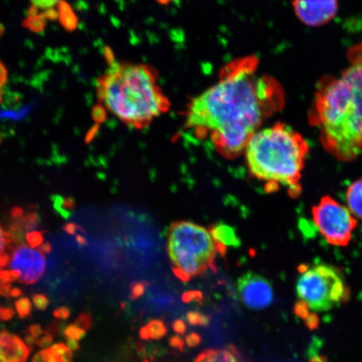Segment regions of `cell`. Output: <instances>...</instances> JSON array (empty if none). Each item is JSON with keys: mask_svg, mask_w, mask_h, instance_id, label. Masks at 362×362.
<instances>
[{"mask_svg": "<svg viewBox=\"0 0 362 362\" xmlns=\"http://www.w3.org/2000/svg\"><path fill=\"white\" fill-rule=\"evenodd\" d=\"M259 60L246 57L221 71L211 87L194 98L185 112V128L199 138L209 137L226 158L237 157L264 121L284 106L282 88L257 74Z\"/></svg>", "mask_w": 362, "mask_h": 362, "instance_id": "cell-1", "label": "cell"}, {"mask_svg": "<svg viewBox=\"0 0 362 362\" xmlns=\"http://www.w3.org/2000/svg\"><path fill=\"white\" fill-rule=\"evenodd\" d=\"M349 60L341 76L321 83L310 115L325 148L342 161L362 153V42L350 49Z\"/></svg>", "mask_w": 362, "mask_h": 362, "instance_id": "cell-2", "label": "cell"}, {"mask_svg": "<svg viewBox=\"0 0 362 362\" xmlns=\"http://www.w3.org/2000/svg\"><path fill=\"white\" fill-rule=\"evenodd\" d=\"M107 67L97 81L103 107L131 128L141 129L170 110L155 68L116 60L106 53Z\"/></svg>", "mask_w": 362, "mask_h": 362, "instance_id": "cell-3", "label": "cell"}, {"mask_svg": "<svg viewBox=\"0 0 362 362\" xmlns=\"http://www.w3.org/2000/svg\"><path fill=\"white\" fill-rule=\"evenodd\" d=\"M248 170L271 187H284L292 194L301 191L300 181L309 146L284 124L257 131L245 148Z\"/></svg>", "mask_w": 362, "mask_h": 362, "instance_id": "cell-4", "label": "cell"}, {"mask_svg": "<svg viewBox=\"0 0 362 362\" xmlns=\"http://www.w3.org/2000/svg\"><path fill=\"white\" fill-rule=\"evenodd\" d=\"M224 248L217 243L209 230L191 221H178L168 232V252L175 274L189 281L214 268L217 252Z\"/></svg>", "mask_w": 362, "mask_h": 362, "instance_id": "cell-5", "label": "cell"}, {"mask_svg": "<svg viewBox=\"0 0 362 362\" xmlns=\"http://www.w3.org/2000/svg\"><path fill=\"white\" fill-rule=\"evenodd\" d=\"M298 301L311 312H325L349 300L350 291L342 272L332 264L302 265L296 281Z\"/></svg>", "mask_w": 362, "mask_h": 362, "instance_id": "cell-6", "label": "cell"}, {"mask_svg": "<svg viewBox=\"0 0 362 362\" xmlns=\"http://www.w3.org/2000/svg\"><path fill=\"white\" fill-rule=\"evenodd\" d=\"M316 228L327 241L346 246L356 228L355 216L348 208L329 197H325L312 211Z\"/></svg>", "mask_w": 362, "mask_h": 362, "instance_id": "cell-7", "label": "cell"}, {"mask_svg": "<svg viewBox=\"0 0 362 362\" xmlns=\"http://www.w3.org/2000/svg\"><path fill=\"white\" fill-rule=\"evenodd\" d=\"M45 255L42 246L33 247L29 244L16 243L8 255L6 266L0 269V284L38 282L47 267Z\"/></svg>", "mask_w": 362, "mask_h": 362, "instance_id": "cell-8", "label": "cell"}, {"mask_svg": "<svg viewBox=\"0 0 362 362\" xmlns=\"http://www.w3.org/2000/svg\"><path fill=\"white\" fill-rule=\"evenodd\" d=\"M238 289L243 304L249 309L264 310L274 300L273 286L269 280L252 272H248L239 278Z\"/></svg>", "mask_w": 362, "mask_h": 362, "instance_id": "cell-9", "label": "cell"}, {"mask_svg": "<svg viewBox=\"0 0 362 362\" xmlns=\"http://www.w3.org/2000/svg\"><path fill=\"white\" fill-rule=\"evenodd\" d=\"M294 10L300 20L310 26L325 24L336 16L337 0H294Z\"/></svg>", "mask_w": 362, "mask_h": 362, "instance_id": "cell-10", "label": "cell"}, {"mask_svg": "<svg viewBox=\"0 0 362 362\" xmlns=\"http://www.w3.org/2000/svg\"><path fill=\"white\" fill-rule=\"evenodd\" d=\"M33 349L16 334L0 332V362H26Z\"/></svg>", "mask_w": 362, "mask_h": 362, "instance_id": "cell-11", "label": "cell"}, {"mask_svg": "<svg viewBox=\"0 0 362 362\" xmlns=\"http://www.w3.org/2000/svg\"><path fill=\"white\" fill-rule=\"evenodd\" d=\"M31 8L30 11V25L42 29L44 21L48 17H54L55 8L64 4V0H30Z\"/></svg>", "mask_w": 362, "mask_h": 362, "instance_id": "cell-12", "label": "cell"}, {"mask_svg": "<svg viewBox=\"0 0 362 362\" xmlns=\"http://www.w3.org/2000/svg\"><path fill=\"white\" fill-rule=\"evenodd\" d=\"M74 355L63 343H57L36 353L33 362H72Z\"/></svg>", "mask_w": 362, "mask_h": 362, "instance_id": "cell-13", "label": "cell"}, {"mask_svg": "<svg viewBox=\"0 0 362 362\" xmlns=\"http://www.w3.org/2000/svg\"><path fill=\"white\" fill-rule=\"evenodd\" d=\"M346 202L351 214L362 219V179L355 181L348 187Z\"/></svg>", "mask_w": 362, "mask_h": 362, "instance_id": "cell-14", "label": "cell"}, {"mask_svg": "<svg viewBox=\"0 0 362 362\" xmlns=\"http://www.w3.org/2000/svg\"><path fill=\"white\" fill-rule=\"evenodd\" d=\"M211 236L221 247L237 246L240 243L239 239L235 233V230L228 225L218 224L211 230Z\"/></svg>", "mask_w": 362, "mask_h": 362, "instance_id": "cell-15", "label": "cell"}, {"mask_svg": "<svg viewBox=\"0 0 362 362\" xmlns=\"http://www.w3.org/2000/svg\"><path fill=\"white\" fill-rule=\"evenodd\" d=\"M194 362H238L236 356L228 350H212L204 351L202 354L197 356Z\"/></svg>", "mask_w": 362, "mask_h": 362, "instance_id": "cell-16", "label": "cell"}, {"mask_svg": "<svg viewBox=\"0 0 362 362\" xmlns=\"http://www.w3.org/2000/svg\"><path fill=\"white\" fill-rule=\"evenodd\" d=\"M16 243L13 235L4 230L0 226V269L6 266L8 255Z\"/></svg>", "mask_w": 362, "mask_h": 362, "instance_id": "cell-17", "label": "cell"}, {"mask_svg": "<svg viewBox=\"0 0 362 362\" xmlns=\"http://www.w3.org/2000/svg\"><path fill=\"white\" fill-rule=\"evenodd\" d=\"M146 327L148 330L149 339H160L164 338L168 332L166 325L160 320L149 321Z\"/></svg>", "mask_w": 362, "mask_h": 362, "instance_id": "cell-18", "label": "cell"}, {"mask_svg": "<svg viewBox=\"0 0 362 362\" xmlns=\"http://www.w3.org/2000/svg\"><path fill=\"white\" fill-rule=\"evenodd\" d=\"M15 306L18 315L21 319L28 318L33 312V305L28 298H20L16 302Z\"/></svg>", "mask_w": 362, "mask_h": 362, "instance_id": "cell-19", "label": "cell"}, {"mask_svg": "<svg viewBox=\"0 0 362 362\" xmlns=\"http://www.w3.org/2000/svg\"><path fill=\"white\" fill-rule=\"evenodd\" d=\"M87 332L80 328L78 325L76 324H71L67 325L64 330H63V334L65 338H70L76 339V341H81L86 337Z\"/></svg>", "mask_w": 362, "mask_h": 362, "instance_id": "cell-20", "label": "cell"}, {"mask_svg": "<svg viewBox=\"0 0 362 362\" xmlns=\"http://www.w3.org/2000/svg\"><path fill=\"white\" fill-rule=\"evenodd\" d=\"M187 319L189 325H197V327H207L210 323L209 317L197 311L189 312Z\"/></svg>", "mask_w": 362, "mask_h": 362, "instance_id": "cell-21", "label": "cell"}, {"mask_svg": "<svg viewBox=\"0 0 362 362\" xmlns=\"http://www.w3.org/2000/svg\"><path fill=\"white\" fill-rule=\"evenodd\" d=\"M76 325H78V327L86 332L92 329L93 327V319L92 316L88 312H85V313L81 314L78 319L76 320Z\"/></svg>", "mask_w": 362, "mask_h": 362, "instance_id": "cell-22", "label": "cell"}, {"mask_svg": "<svg viewBox=\"0 0 362 362\" xmlns=\"http://www.w3.org/2000/svg\"><path fill=\"white\" fill-rule=\"evenodd\" d=\"M33 300L36 309L45 310L49 305V300L47 296L42 293L35 294Z\"/></svg>", "mask_w": 362, "mask_h": 362, "instance_id": "cell-23", "label": "cell"}, {"mask_svg": "<svg viewBox=\"0 0 362 362\" xmlns=\"http://www.w3.org/2000/svg\"><path fill=\"white\" fill-rule=\"evenodd\" d=\"M27 243L33 247H40L43 244V235L40 232L30 233L26 236Z\"/></svg>", "mask_w": 362, "mask_h": 362, "instance_id": "cell-24", "label": "cell"}, {"mask_svg": "<svg viewBox=\"0 0 362 362\" xmlns=\"http://www.w3.org/2000/svg\"><path fill=\"white\" fill-rule=\"evenodd\" d=\"M169 345L173 349L177 350L180 352H185V343L182 337L179 336V334H175V336L171 337L169 339Z\"/></svg>", "mask_w": 362, "mask_h": 362, "instance_id": "cell-25", "label": "cell"}, {"mask_svg": "<svg viewBox=\"0 0 362 362\" xmlns=\"http://www.w3.org/2000/svg\"><path fill=\"white\" fill-rule=\"evenodd\" d=\"M202 338L197 333H189L185 337V342L189 348H196L201 345Z\"/></svg>", "mask_w": 362, "mask_h": 362, "instance_id": "cell-26", "label": "cell"}, {"mask_svg": "<svg viewBox=\"0 0 362 362\" xmlns=\"http://www.w3.org/2000/svg\"><path fill=\"white\" fill-rule=\"evenodd\" d=\"M8 81V71L6 66L0 61V100H1L4 88H6Z\"/></svg>", "mask_w": 362, "mask_h": 362, "instance_id": "cell-27", "label": "cell"}, {"mask_svg": "<svg viewBox=\"0 0 362 362\" xmlns=\"http://www.w3.org/2000/svg\"><path fill=\"white\" fill-rule=\"evenodd\" d=\"M54 316L55 318L61 320H66L70 318L71 316V310L69 308L62 306L61 308H58L57 310L53 312Z\"/></svg>", "mask_w": 362, "mask_h": 362, "instance_id": "cell-28", "label": "cell"}, {"mask_svg": "<svg viewBox=\"0 0 362 362\" xmlns=\"http://www.w3.org/2000/svg\"><path fill=\"white\" fill-rule=\"evenodd\" d=\"M54 341V337L52 336L51 334L48 332H45V336H43L40 339H37V342H36V345L39 347L42 348V349H45L48 346H51Z\"/></svg>", "mask_w": 362, "mask_h": 362, "instance_id": "cell-29", "label": "cell"}, {"mask_svg": "<svg viewBox=\"0 0 362 362\" xmlns=\"http://www.w3.org/2000/svg\"><path fill=\"white\" fill-rule=\"evenodd\" d=\"M172 328H173L174 332L180 334H185L187 330V325H185L182 320H175L173 324H172Z\"/></svg>", "mask_w": 362, "mask_h": 362, "instance_id": "cell-30", "label": "cell"}, {"mask_svg": "<svg viewBox=\"0 0 362 362\" xmlns=\"http://www.w3.org/2000/svg\"><path fill=\"white\" fill-rule=\"evenodd\" d=\"M43 333V329L40 325H33L28 328V334L35 339L42 337Z\"/></svg>", "mask_w": 362, "mask_h": 362, "instance_id": "cell-31", "label": "cell"}, {"mask_svg": "<svg viewBox=\"0 0 362 362\" xmlns=\"http://www.w3.org/2000/svg\"><path fill=\"white\" fill-rule=\"evenodd\" d=\"M62 330V324L59 323L58 321H54L53 323L49 325V327L47 329V332L51 334L52 336H57Z\"/></svg>", "mask_w": 362, "mask_h": 362, "instance_id": "cell-32", "label": "cell"}, {"mask_svg": "<svg viewBox=\"0 0 362 362\" xmlns=\"http://www.w3.org/2000/svg\"><path fill=\"white\" fill-rule=\"evenodd\" d=\"M13 315H15V310L11 309V308H4V309L1 310L0 319L3 321H8L13 318Z\"/></svg>", "mask_w": 362, "mask_h": 362, "instance_id": "cell-33", "label": "cell"}, {"mask_svg": "<svg viewBox=\"0 0 362 362\" xmlns=\"http://www.w3.org/2000/svg\"><path fill=\"white\" fill-rule=\"evenodd\" d=\"M135 349L138 351L139 355L144 356L147 354V348L146 344L142 341H137L135 343Z\"/></svg>", "mask_w": 362, "mask_h": 362, "instance_id": "cell-34", "label": "cell"}, {"mask_svg": "<svg viewBox=\"0 0 362 362\" xmlns=\"http://www.w3.org/2000/svg\"><path fill=\"white\" fill-rule=\"evenodd\" d=\"M67 346L69 348L71 351H78L79 350L80 346L78 341H76V339H70V338H66Z\"/></svg>", "mask_w": 362, "mask_h": 362, "instance_id": "cell-35", "label": "cell"}, {"mask_svg": "<svg viewBox=\"0 0 362 362\" xmlns=\"http://www.w3.org/2000/svg\"><path fill=\"white\" fill-rule=\"evenodd\" d=\"M201 294L200 293L197 292H189L187 293H185L183 296V300L185 302H191L192 300H194V298H200Z\"/></svg>", "mask_w": 362, "mask_h": 362, "instance_id": "cell-36", "label": "cell"}, {"mask_svg": "<svg viewBox=\"0 0 362 362\" xmlns=\"http://www.w3.org/2000/svg\"><path fill=\"white\" fill-rule=\"evenodd\" d=\"M139 337L144 341H148L149 339V334L147 327H144L139 330Z\"/></svg>", "mask_w": 362, "mask_h": 362, "instance_id": "cell-37", "label": "cell"}, {"mask_svg": "<svg viewBox=\"0 0 362 362\" xmlns=\"http://www.w3.org/2000/svg\"><path fill=\"white\" fill-rule=\"evenodd\" d=\"M25 342L27 344V346H33L36 345V342H37V339L31 337L30 334H26L25 337Z\"/></svg>", "mask_w": 362, "mask_h": 362, "instance_id": "cell-38", "label": "cell"}, {"mask_svg": "<svg viewBox=\"0 0 362 362\" xmlns=\"http://www.w3.org/2000/svg\"><path fill=\"white\" fill-rule=\"evenodd\" d=\"M21 296H22V291H21L20 288H15L11 289V297L18 298V297H21Z\"/></svg>", "mask_w": 362, "mask_h": 362, "instance_id": "cell-39", "label": "cell"}, {"mask_svg": "<svg viewBox=\"0 0 362 362\" xmlns=\"http://www.w3.org/2000/svg\"><path fill=\"white\" fill-rule=\"evenodd\" d=\"M143 362H151V361H149V360H148V359H146Z\"/></svg>", "mask_w": 362, "mask_h": 362, "instance_id": "cell-40", "label": "cell"}, {"mask_svg": "<svg viewBox=\"0 0 362 362\" xmlns=\"http://www.w3.org/2000/svg\"><path fill=\"white\" fill-rule=\"evenodd\" d=\"M1 308H0V315H1Z\"/></svg>", "mask_w": 362, "mask_h": 362, "instance_id": "cell-41", "label": "cell"}]
</instances>
